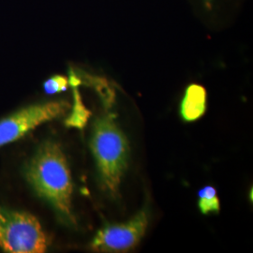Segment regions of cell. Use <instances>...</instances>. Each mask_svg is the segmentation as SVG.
I'll list each match as a JSON object with an SVG mask.
<instances>
[{"label": "cell", "instance_id": "obj_2", "mask_svg": "<svg viewBox=\"0 0 253 253\" xmlns=\"http://www.w3.org/2000/svg\"><path fill=\"white\" fill-rule=\"evenodd\" d=\"M90 146L103 189L112 197H118L129 150L126 136L112 116L104 115L95 120Z\"/></svg>", "mask_w": 253, "mask_h": 253}, {"label": "cell", "instance_id": "obj_7", "mask_svg": "<svg viewBox=\"0 0 253 253\" xmlns=\"http://www.w3.org/2000/svg\"><path fill=\"white\" fill-rule=\"evenodd\" d=\"M73 88L74 102L72 108V113L69 116V118L66 119L65 124L66 126L70 127H76L82 129L85 126L88 119L90 118L91 112L84 105L82 101L81 95L78 90V86L73 85Z\"/></svg>", "mask_w": 253, "mask_h": 253}, {"label": "cell", "instance_id": "obj_8", "mask_svg": "<svg viewBox=\"0 0 253 253\" xmlns=\"http://www.w3.org/2000/svg\"><path fill=\"white\" fill-rule=\"evenodd\" d=\"M198 207L200 211L204 215H208L212 212H219V200L217 197V192L215 188L208 186L200 190Z\"/></svg>", "mask_w": 253, "mask_h": 253}, {"label": "cell", "instance_id": "obj_3", "mask_svg": "<svg viewBox=\"0 0 253 253\" xmlns=\"http://www.w3.org/2000/svg\"><path fill=\"white\" fill-rule=\"evenodd\" d=\"M48 239L33 215L0 207V249L10 253H42Z\"/></svg>", "mask_w": 253, "mask_h": 253}, {"label": "cell", "instance_id": "obj_9", "mask_svg": "<svg viewBox=\"0 0 253 253\" xmlns=\"http://www.w3.org/2000/svg\"><path fill=\"white\" fill-rule=\"evenodd\" d=\"M69 84V79L67 77L62 75H55L44 82L43 89L45 91L46 94L52 95L67 90Z\"/></svg>", "mask_w": 253, "mask_h": 253}, {"label": "cell", "instance_id": "obj_5", "mask_svg": "<svg viewBox=\"0 0 253 253\" xmlns=\"http://www.w3.org/2000/svg\"><path fill=\"white\" fill-rule=\"evenodd\" d=\"M148 226V212L143 208L128 221L106 225L92 240L91 248L99 253H126L134 249Z\"/></svg>", "mask_w": 253, "mask_h": 253}, {"label": "cell", "instance_id": "obj_1", "mask_svg": "<svg viewBox=\"0 0 253 253\" xmlns=\"http://www.w3.org/2000/svg\"><path fill=\"white\" fill-rule=\"evenodd\" d=\"M25 177L37 195L68 223H74L72 174L61 146L53 141L40 145L25 167Z\"/></svg>", "mask_w": 253, "mask_h": 253}, {"label": "cell", "instance_id": "obj_6", "mask_svg": "<svg viewBox=\"0 0 253 253\" xmlns=\"http://www.w3.org/2000/svg\"><path fill=\"white\" fill-rule=\"evenodd\" d=\"M207 110V91L197 84L189 85L181 102V117L186 122L199 119Z\"/></svg>", "mask_w": 253, "mask_h": 253}, {"label": "cell", "instance_id": "obj_10", "mask_svg": "<svg viewBox=\"0 0 253 253\" xmlns=\"http://www.w3.org/2000/svg\"><path fill=\"white\" fill-rule=\"evenodd\" d=\"M207 2H210V1H212V0H206Z\"/></svg>", "mask_w": 253, "mask_h": 253}, {"label": "cell", "instance_id": "obj_4", "mask_svg": "<svg viewBox=\"0 0 253 253\" xmlns=\"http://www.w3.org/2000/svg\"><path fill=\"white\" fill-rule=\"evenodd\" d=\"M70 108V103L64 100L37 103L1 119L0 147L17 141L43 123L62 117Z\"/></svg>", "mask_w": 253, "mask_h": 253}]
</instances>
